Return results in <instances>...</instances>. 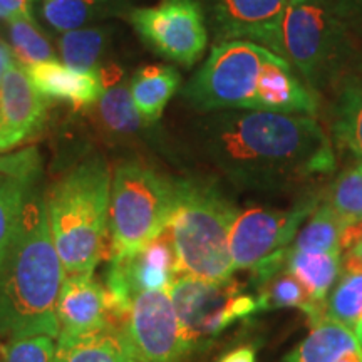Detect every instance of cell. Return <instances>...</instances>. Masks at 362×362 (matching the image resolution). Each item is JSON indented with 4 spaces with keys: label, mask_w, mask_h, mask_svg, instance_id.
Returning <instances> with one entry per match:
<instances>
[{
    "label": "cell",
    "mask_w": 362,
    "mask_h": 362,
    "mask_svg": "<svg viewBox=\"0 0 362 362\" xmlns=\"http://www.w3.org/2000/svg\"><path fill=\"white\" fill-rule=\"evenodd\" d=\"M193 136L203 156L243 189L288 192L336 170L332 139L314 116L205 112Z\"/></svg>",
    "instance_id": "obj_1"
},
{
    "label": "cell",
    "mask_w": 362,
    "mask_h": 362,
    "mask_svg": "<svg viewBox=\"0 0 362 362\" xmlns=\"http://www.w3.org/2000/svg\"><path fill=\"white\" fill-rule=\"evenodd\" d=\"M181 96L200 115L215 111H265L314 116L319 98L287 61L250 40L211 45Z\"/></svg>",
    "instance_id": "obj_2"
},
{
    "label": "cell",
    "mask_w": 362,
    "mask_h": 362,
    "mask_svg": "<svg viewBox=\"0 0 362 362\" xmlns=\"http://www.w3.org/2000/svg\"><path fill=\"white\" fill-rule=\"evenodd\" d=\"M66 277L39 183L27 194L19 226L0 267V336H59L56 304Z\"/></svg>",
    "instance_id": "obj_3"
},
{
    "label": "cell",
    "mask_w": 362,
    "mask_h": 362,
    "mask_svg": "<svg viewBox=\"0 0 362 362\" xmlns=\"http://www.w3.org/2000/svg\"><path fill=\"white\" fill-rule=\"evenodd\" d=\"M112 171L103 156L67 170L45 193L49 228L66 275L93 274L110 248Z\"/></svg>",
    "instance_id": "obj_4"
},
{
    "label": "cell",
    "mask_w": 362,
    "mask_h": 362,
    "mask_svg": "<svg viewBox=\"0 0 362 362\" xmlns=\"http://www.w3.org/2000/svg\"><path fill=\"white\" fill-rule=\"evenodd\" d=\"M238 208L218 187L203 180H181L168 225L180 275L225 280L233 275L230 232Z\"/></svg>",
    "instance_id": "obj_5"
},
{
    "label": "cell",
    "mask_w": 362,
    "mask_h": 362,
    "mask_svg": "<svg viewBox=\"0 0 362 362\" xmlns=\"http://www.w3.org/2000/svg\"><path fill=\"white\" fill-rule=\"evenodd\" d=\"M351 34L329 0H291L270 51L319 96L342 76L351 56Z\"/></svg>",
    "instance_id": "obj_6"
},
{
    "label": "cell",
    "mask_w": 362,
    "mask_h": 362,
    "mask_svg": "<svg viewBox=\"0 0 362 362\" xmlns=\"http://www.w3.org/2000/svg\"><path fill=\"white\" fill-rule=\"evenodd\" d=\"M181 180L148 163L124 160L112 170L110 198V259L131 253L168 228Z\"/></svg>",
    "instance_id": "obj_7"
},
{
    "label": "cell",
    "mask_w": 362,
    "mask_h": 362,
    "mask_svg": "<svg viewBox=\"0 0 362 362\" xmlns=\"http://www.w3.org/2000/svg\"><path fill=\"white\" fill-rule=\"evenodd\" d=\"M168 293L178 317L187 354L202 349L230 325L259 310L257 297L235 279L202 280L178 275Z\"/></svg>",
    "instance_id": "obj_8"
},
{
    "label": "cell",
    "mask_w": 362,
    "mask_h": 362,
    "mask_svg": "<svg viewBox=\"0 0 362 362\" xmlns=\"http://www.w3.org/2000/svg\"><path fill=\"white\" fill-rule=\"evenodd\" d=\"M126 21L158 56L193 67L208 49V27L200 0H163L153 7H133Z\"/></svg>",
    "instance_id": "obj_9"
},
{
    "label": "cell",
    "mask_w": 362,
    "mask_h": 362,
    "mask_svg": "<svg viewBox=\"0 0 362 362\" xmlns=\"http://www.w3.org/2000/svg\"><path fill=\"white\" fill-rule=\"evenodd\" d=\"M319 205V197L307 193L288 208L250 206L238 211L230 232L233 269L250 270L267 257L287 248Z\"/></svg>",
    "instance_id": "obj_10"
},
{
    "label": "cell",
    "mask_w": 362,
    "mask_h": 362,
    "mask_svg": "<svg viewBox=\"0 0 362 362\" xmlns=\"http://www.w3.org/2000/svg\"><path fill=\"white\" fill-rule=\"evenodd\" d=\"M124 332L138 362H176L187 356L168 291L136 296L126 315Z\"/></svg>",
    "instance_id": "obj_11"
},
{
    "label": "cell",
    "mask_w": 362,
    "mask_h": 362,
    "mask_svg": "<svg viewBox=\"0 0 362 362\" xmlns=\"http://www.w3.org/2000/svg\"><path fill=\"white\" fill-rule=\"evenodd\" d=\"M178 275V259L166 228L138 250L110 259L104 285L116 304L129 310L136 296L148 291H168Z\"/></svg>",
    "instance_id": "obj_12"
},
{
    "label": "cell",
    "mask_w": 362,
    "mask_h": 362,
    "mask_svg": "<svg viewBox=\"0 0 362 362\" xmlns=\"http://www.w3.org/2000/svg\"><path fill=\"white\" fill-rule=\"evenodd\" d=\"M47 119L49 101L13 57L0 84V155L37 138Z\"/></svg>",
    "instance_id": "obj_13"
},
{
    "label": "cell",
    "mask_w": 362,
    "mask_h": 362,
    "mask_svg": "<svg viewBox=\"0 0 362 362\" xmlns=\"http://www.w3.org/2000/svg\"><path fill=\"white\" fill-rule=\"evenodd\" d=\"M291 0H200L214 44L250 40L270 49Z\"/></svg>",
    "instance_id": "obj_14"
},
{
    "label": "cell",
    "mask_w": 362,
    "mask_h": 362,
    "mask_svg": "<svg viewBox=\"0 0 362 362\" xmlns=\"http://www.w3.org/2000/svg\"><path fill=\"white\" fill-rule=\"evenodd\" d=\"M128 312L116 304L106 285L98 282L93 274L66 275L56 304L59 336H76L107 325H121Z\"/></svg>",
    "instance_id": "obj_15"
},
{
    "label": "cell",
    "mask_w": 362,
    "mask_h": 362,
    "mask_svg": "<svg viewBox=\"0 0 362 362\" xmlns=\"http://www.w3.org/2000/svg\"><path fill=\"white\" fill-rule=\"evenodd\" d=\"M40 168L42 160L34 146L8 151L0 168V267L19 226L27 194L39 183Z\"/></svg>",
    "instance_id": "obj_16"
},
{
    "label": "cell",
    "mask_w": 362,
    "mask_h": 362,
    "mask_svg": "<svg viewBox=\"0 0 362 362\" xmlns=\"http://www.w3.org/2000/svg\"><path fill=\"white\" fill-rule=\"evenodd\" d=\"M25 71L49 103H66L76 111L90 110L104 93V84L96 72L76 71L59 61L25 66Z\"/></svg>",
    "instance_id": "obj_17"
},
{
    "label": "cell",
    "mask_w": 362,
    "mask_h": 362,
    "mask_svg": "<svg viewBox=\"0 0 362 362\" xmlns=\"http://www.w3.org/2000/svg\"><path fill=\"white\" fill-rule=\"evenodd\" d=\"M54 362H138L124 324L93 332L59 336Z\"/></svg>",
    "instance_id": "obj_18"
},
{
    "label": "cell",
    "mask_w": 362,
    "mask_h": 362,
    "mask_svg": "<svg viewBox=\"0 0 362 362\" xmlns=\"http://www.w3.org/2000/svg\"><path fill=\"white\" fill-rule=\"evenodd\" d=\"M89 111L99 133L111 139L121 141L143 138L155 128V124L146 123L136 110L129 94V83H124V79L107 86L99 101Z\"/></svg>",
    "instance_id": "obj_19"
},
{
    "label": "cell",
    "mask_w": 362,
    "mask_h": 362,
    "mask_svg": "<svg viewBox=\"0 0 362 362\" xmlns=\"http://www.w3.org/2000/svg\"><path fill=\"white\" fill-rule=\"evenodd\" d=\"M131 8L129 0H42L40 16L51 29L67 33L112 17H126Z\"/></svg>",
    "instance_id": "obj_20"
},
{
    "label": "cell",
    "mask_w": 362,
    "mask_h": 362,
    "mask_svg": "<svg viewBox=\"0 0 362 362\" xmlns=\"http://www.w3.org/2000/svg\"><path fill=\"white\" fill-rule=\"evenodd\" d=\"M181 76L171 66H144L133 72L129 79V94L136 110L149 124H156L178 93Z\"/></svg>",
    "instance_id": "obj_21"
},
{
    "label": "cell",
    "mask_w": 362,
    "mask_h": 362,
    "mask_svg": "<svg viewBox=\"0 0 362 362\" xmlns=\"http://www.w3.org/2000/svg\"><path fill=\"white\" fill-rule=\"evenodd\" d=\"M115 29L99 24L96 27L62 33L59 39V52L66 66L81 72H99L107 69L106 59L111 52Z\"/></svg>",
    "instance_id": "obj_22"
},
{
    "label": "cell",
    "mask_w": 362,
    "mask_h": 362,
    "mask_svg": "<svg viewBox=\"0 0 362 362\" xmlns=\"http://www.w3.org/2000/svg\"><path fill=\"white\" fill-rule=\"evenodd\" d=\"M342 267V252H297L288 247L285 269L309 292L317 304L327 302Z\"/></svg>",
    "instance_id": "obj_23"
},
{
    "label": "cell",
    "mask_w": 362,
    "mask_h": 362,
    "mask_svg": "<svg viewBox=\"0 0 362 362\" xmlns=\"http://www.w3.org/2000/svg\"><path fill=\"white\" fill-rule=\"evenodd\" d=\"M334 139L362 161V67L339 86L332 106Z\"/></svg>",
    "instance_id": "obj_24"
},
{
    "label": "cell",
    "mask_w": 362,
    "mask_h": 362,
    "mask_svg": "<svg viewBox=\"0 0 362 362\" xmlns=\"http://www.w3.org/2000/svg\"><path fill=\"white\" fill-rule=\"evenodd\" d=\"M362 347L354 330L346 325L322 319L312 325L310 334L284 357L282 362H337L352 349Z\"/></svg>",
    "instance_id": "obj_25"
},
{
    "label": "cell",
    "mask_w": 362,
    "mask_h": 362,
    "mask_svg": "<svg viewBox=\"0 0 362 362\" xmlns=\"http://www.w3.org/2000/svg\"><path fill=\"white\" fill-rule=\"evenodd\" d=\"M259 310L300 309L309 315L312 325L325 319V305L312 300L309 292L287 269L275 272L274 275L255 285Z\"/></svg>",
    "instance_id": "obj_26"
},
{
    "label": "cell",
    "mask_w": 362,
    "mask_h": 362,
    "mask_svg": "<svg viewBox=\"0 0 362 362\" xmlns=\"http://www.w3.org/2000/svg\"><path fill=\"white\" fill-rule=\"evenodd\" d=\"M362 317V267L342 260L341 275L325 302V319L354 330Z\"/></svg>",
    "instance_id": "obj_27"
},
{
    "label": "cell",
    "mask_w": 362,
    "mask_h": 362,
    "mask_svg": "<svg viewBox=\"0 0 362 362\" xmlns=\"http://www.w3.org/2000/svg\"><path fill=\"white\" fill-rule=\"evenodd\" d=\"M344 228L346 226L332 208L322 202L300 226L288 247L297 252H342L341 237Z\"/></svg>",
    "instance_id": "obj_28"
},
{
    "label": "cell",
    "mask_w": 362,
    "mask_h": 362,
    "mask_svg": "<svg viewBox=\"0 0 362 362\" xmlns=\"http://www.w3.org/2000/svg\"><path fill=\"white\" fill-rule=\"evenodd\" d=\"M8 22V39L13 57L22 66H33L45 61H56V52L49 39L40 33L34 19L12 17Z\"/></svg>",
    "instance_id": "obj_29"
},
{
    "label": "cell",
    "mask_w": 362,
    "mask_h": 362,
    "mask_svg": "<svg viewBox=\"0 0 362 362\" xmlns=\"http://www.w3.org/2000/svg\"><path fill=\"white\" fill-rule=\"evenodd\" d=\"M325 203L332 208L344 226L362 221V161L337 176Z\"/></svg>",
    "instance_id": "obj_30"
},
{
    "label": "cell",
    "mask_w": 362,
    "mask_h": 362,
    "mask_svg": "<svg viewBox=\"0 0 362 362\" xmlns=\"http://www.w3.org/2000/svg\"><path fill=\"white\" fill-rule=\"evenodd\" d=\"M57 339L35 334V336L8 337L0 344V362H54Z\"/></svg>",
    "instance_id": "obj_31"
},
{
    "label": "cell",
    "mask_w": 362,
    "mask_h": 362,
    "mask_svg": "<svg viewBox=\"0 0 362 362\" xmlns=\"http://www.w3.org/2000/svg\"><path fill=\"white\" fill-rule=\"evenodd\" d=\"M352 34H362V0H329Z\"/></svg>",
    "instance_id": "obj_32"
},
{
    "label": "cell",
    "mask_w": 362,
    "mask_h": 362,
    "mask_svg": "<svg viewBox=\"0 0 362 362\" xmlns=\"http://www.w3.org/2000/svg\"><path fill=\"white\" fill-rule=\"evenodd\" d=\"M34 0H0V7L12 17H29L34 19L33 13Z\"/></svg>",
    "instance_id": "obj_33"
},
{
    "label": "cell",
    "mask_w": 362,
    "mask_h": 362,
    "mask_svg": "<svg viewBox=\"0 0 362 362\" xmlns=\"http://www.w3.org/2000/svg\"><path fill=\"white\" fill-rule=\"evenodd\" d=\"M218 362H255V349L248 346L238 347L225 354Z\"/></svg>",
    "instance_id": "obj_34"
},
{
    "label": "cell",
    "mask_w": 362,
    "mask_h": 362,
    "mask_svg": "<svg viewBox=\"0 0 362 362\" xmlns=\"http://www.w3.org/2000/svg\"><path fill=\"white\" fill-rule=\"evenodd\" d=\"M12 49L8 47V45L4 42V40H0V84H2V79L4 76H6V71L8 64L12 62Z\"/></svg>",
    "instance_id": "obj_35"
},
{
    "label": "cell",
    "mask_w": 362,
    "mask_h": 362,
    "mask_svg": "<svg viewBox=\"0 0 362 362\" xmlns=\"http://www.w3.org/2000/svg\"><path fill=\"white\" fill-rule=\"evenodd\" d=\"M337 362H362V347L346 352Z\"/></svg>",
    "instance_id": "obj_36"
},
{
    "label": "cell",
    "mask_w": 362,
    "mask_h": 362,
    "mask_svg": "<svg viewBox=\"0 0 362 362\" xmlns=\"http://www.w3.org/2000/svg\"><path fill=\"white\" fill-rule=\"evenodd\" d=\"M354 334H356L357 341H359V344L362 346V317L359 319V322L356 324V327H354Z\"/></svg>",
    "instance_id": "obj_37"
},
{
    "label": "cell",
    "mask_w": 362,
    "mask_h": 362,
    "mask_svg": "<svg viewBox=\"0 0 362 362\" xmlns=\"http://www.w3.org/2000/svg\"><path fill=\"white\" fill-rule=\"evenodd\" d=\"M0 19H6V21H11V16H8V13L4 11L2 7H0Z\"/></svg>",
    "instance_id": "obj_38"
},
{
    "label": "cell",
    "mask_w": 362,
    "mask_h": 362,
    "mask_svg": "<svg viewBox=\"0 0 362 362\" xmlns=\"http://www.w3.org/2000/svg\"><path fill=\"white\" fill-rule=\"evenodd\" d=\"M6 161H7V153H4V155H0V168L6 165Z\"/></svg>",
    "instance_id": "obj_39"
}]
</instances>
